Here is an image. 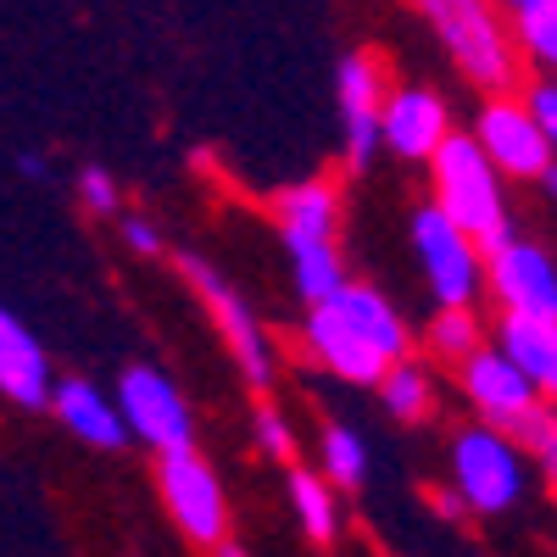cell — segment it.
I'll return each mask as SVG.
<instances>
[{
  "instance_id": "1",
  "label": "cell",
  "mask_w": 557,
  "mask_h": 557,
  "mask_svg": "<svg viewBox=\"0 0 557 557\" xmlns=\"http://www.w3.org/2000/svg\"><path fill=\"white\" fill-rule=\"evenodd\" d=\"M430 184H435V207L469 235L485 257L496 246L513 240V212H507V190L502 173L491 168V157L474 146V134H451L430 162Z\"/></svg>"
},
{
  "instance_id": "2",
  "label": "cell",
  "mask_w": 557,
  "mask_h": 557,
  "mask_svg": "<svg viewBox=\"0 0 557 557\" xmlns=\"http://www.w3.org/2000/svg\"><path fill=\"white\" fill-rule=\"evenodd\" d=\"M424 23L435 28L441 51L451 57V67L474 89H491V96H524L519 89L524 57L513 45V28H507V12L485 7V0H430Z\"/></svg>"
},
{
  "instance_id": "3",
  "label": "cell",
  "mask_w": 557,
  "mask_h": 557,
  "mask_svg": "<svg viewBox=\"0 0 557 557\" xmlns=\"http://www.w3.org/2000/svg\"><path fill=\"white\" fill-rule=\"evenodd\" d=\"M457 391H462V401L474 407V418H480L485 430L507 435L519 451H535V457H541V446L552 441L557 407L541 401V391H535L496 346L474 351L469 362L457 368Z\"/></svg>"
},
{
  "instance_id": "4",
  "label": "cell",
  "mask_w": 557,
  "mask_h": 557,
  "mask_svg": "<svg viewBox=\"0 0 557 557\" xmlns=\"http://www.w3.org/2000/svg\"><path fill=\"white\" fill-rule=\"evenodd\" d=\"M451 491L469 502V513H480V519L507 513V507H519L524 491H530L524 451L507 435L485 430V424L457 430V441H451Z\"/></svg>"
},
{
  "instance_id": "5",
  "label": "cell",
  "mask_w": 557,
  "mask_h": 557,
  "mask_svg": "<svg viewBox=\"0 0 557 557\" xmlns=\"http://www.w3.org/2000/svg\"><path fill=\"white\" fill-rule=\"evenodd\" d=\"M412 257H418V273H424V285L441 307H474L480 290H485V251L462 235V228L435 207H412Z\"/></svg>"
},
{
  "instance_id": "6",
  "label": "cell",
  "mask_w": 557,
  "mask_h": 557,
  "mask_svg": "<svg viewBox=\"0 0 557 557\" xmlns=\"http://www.w3.org/2000/svg\"><path fill=\"white\" fill-rule=\"evenodd\" d=\"M385 57L357 45V51L341 57L335 67V107H341V162L346 173H368L374 157L385 151V101H391V84H385Z\"/></svg>"
},
{
  "instance_id": "7",
  "label": "cell",
  "mask_w": 557,
  "mask_h": 557,
  "mask_svg": "<svg viewBox=\"0 0 557 557\" xmlns=\"http://www.w3.org/2000/svg\"><path fill=\"white\" fill-rule=\"evenodd\" d=\"M178 273L190 278V290L207 301L218 335H223L228 357H235V368L251 380V391H268L273 374H278V362H273V341H268V330H262V318L251 312V301L228 285L218 268H207L196 251H178Z\"/></svg>"
},
{
  "instance_id": "8",
  "label": "cell",
  "mask_w": 557,
  "mask_h": 557,
  "mask_svg": "<svg viewBox=\"0 0 557 557\" xmlns=\"http://www.w3.org/2000/svg\"><path fill=\"white\" fill-rule=\"evenodd\" d=\"M117 412L134 441H146L157 457H173V451H196V418H190V401L184 391L151 362H134L123 368L117 380Z\"/></svg>"
},
{
  "instance_id": "9",
  "label": "cell",
  "mask_w": 557,
  "mask_h": 557,
  "mask_svg": "<svg viewBox=\"0 0 557 557\" xmlns=\"http://www.w3.org/2000/svg\"><path fill=\"white\" fill-rule=\"evenodd\" d=\"M474 146L513 184H546V173L557 168V146L524 107V96H491L474 112Z\"/></svg>"
},
{
  "instance_id": "10",
  "label": "cell",
  "mask_w": 557,
  "mask_h": 557,
  "mask_svg": "<svg viewBox=\"0 0 557 557\" xmlns=\"http://www.w3.org/2000/svg\"><path fill=\"white\" fill-rule=\"evenodd\" d=\"M157 485H162V507L173 513V524L196 546L218 552L228 541V496H223V480L212 474V462L201 451L157 457Z\"/></svg>"
},
{
  "instance_id": "11",
  "label": "cell",
  "mask_w": 557,
  "mask_h": 557,
  "mask_svg": "<svg viewBox=\"0 0 557 557\" xmlns=\"http://www.w3.org/2000/svg\"><path fill=\"white\" fill-rule=\"evenodd\" d=\"M485 290L507 318H541L557 323V257L541 240L513 235L485 257Z\"/></svg>"
},
{
  "instance_id": "12",
  "label": "cell",
  "mask_w": 557,
  "mask_h": 557,
  "mask_svg": "<svg viewBox=\"0 0 557 557\" xmlns=\"http://www.w3.org/2000/svg\"><path fill=\"white\" fill-rule=\"evenodd\" d=\"M301 346H307V357L323 368V374H335L341 385H374V391H380V380L391 374V362L362 341V330H357V323H351L335 301L318 307V312H307Z\"/></svg>"
},
{
  "instance_id": "13",
  "label": "cell",
  "mask_w": 557,
  "mask_h": 557,
  "mask_svg": "<svg viewBox=\"0 0 557 557\" xmlns=\"http://www.w3.org/2000/svg\"><path fill=\"white\" fill-rule=\"evenodd\" d=\"M385 151L401 157V162H435V151L457 134L451 128V112H446V96L430 84H401L391 89L385 101Z\"/></svg>"
},
{
  "instance_id": "14",
  "label": "cell",
  "mask_w": 557,
  "mask_h": 557,
  "mask_svg": "<svg viewBox=\"0 0 557 557\" xmlns=\"http://www.w3.org/2000/svg\"><path fill=\"white\" fill-rule=\"evenodd\" d=\"M273 218H278L285 251H296V246H341V190L330 178L285 184V190L273 196Z\"/></svg>"
},
{
  "instance_id": "15",
  "label": "cell",
  "mask_w": 557,
  "mask_h": 557,
  "mask_svg": "<svg viewBox=\"0 0 557 557\" xmlns=\"http://www.w3.org/2000/svg\"><path fill=\"white\" fill-rule=\"evenodd\" d=\"M0 391H7L17 407H51V396H57L51 357H45V346L7 307H0Z\"/></svg>"
},
{
  "instance_id": "16",
  "label": "cell",
  "mask_w": 557,
  "mask_h": 557,
  "mask_svg": "<svg viewBox=\"0 0 557 557\" xmlns=\"http://www.w3.org/2000/svg\"><path fill=\"white\" fill-rule=\"evenodd\" d=\"M491 346L519 368V374L541 391V401L557 407V323H541V318H507L496 312V330H491Z\"/></svg>"
},
{
  "instance_id": "17",
  "label": "cell",
  "mask_w": 557,
  "mask_h": 557,
  "mask_svg": "<svg viewBox=\"0 0 557 557\" xmlns=\"http://www.w3.org/2000/svg\"><path fill=\"white\" fill-rule=\"evenodd\" d=\"M51 412L62 418L67 435H78L84 446H96V451H123L134 441L128 424H123V412L107 401V391H96L89 380H57Z\"/></svg>"
},
{
  "instance_id": "18",
  "label": "cell",
  "mask_w": 557,
  "mask_h": 557,
  "mask_svg": "<svg viewBox=\"0 0 557 557\" xmlns=\"http://www.w3.org/2000/svg\"><path fill=\"white\" fill-rule=\"evenodd\" d=\"M357 330H362V341L374 346L391 368L396 362H412V330H407V318L396 312V301H385V290H374V285H346V296L335 301Z\"/></svg>"
},
{
  "instance_id": "19",
  "label": "cell",
  "mask_w": 557,
  "mask_h": 557,
  "mask_svg": "<svg viewBox=\"0 0 557 557\" xmlns=\"http://www.w3.org/2000/svg\"><path fill=\"white\" fill-rule=\"evenodd\" d=\"M290 285H296V296L307 301V312L341 301L346 285H351L341 246H296V251H290Z\"/></svg>"
},
{
  "instance_id": "20",
  "label": "cell",
  "mask_w": 557,
  "mask_h": 557,
  "mask_svg": "<svg viewBox=\"0 0 557 557\" xmlns=\"http://www.w3.org/2000/svg\"><path fill=\"white\" fill-rule=\"evenodd\" d=\"M507 28H513V45H519V57L557 78V0H513L507 7Z\"/></svg>"
},
{
  "instance_id": "21",
  "label": "cell",
  "mask_w": 557,
  "mask_h": 557,
  "mask_svg": "<svg viewBox=\"0 0 557 557\" xmlns=\"http://www.w3.org/2000/svg\"><path fill=\"white\" fill-rule=\"evenodd\" d=\"M424 346H430L441 362L462 368L474 351L491 346V335H485V318H480L474 307H435V318L424 323Z\"/></svg>"
},
{
  "instance_id": "22",
  "label": "cell",
  "mask_w": 557,
  "mask_h": 557,
  "mask_svg": "<svg viewBox=\"0 0 557 557\" xmlns=\"http://www.w3.org/2000/svg\"><path fill=\"white\" fill-rule=\"evenodd\" d=\"M290 507H296V524L307 530V541L330 546L341 535V502H335V485L312 474V469H290Z\"/></svg>"
},
{
  "instance_id": "23",
  "label": "cell",
  "mask_w": 557,
  "mask_h": 557,
  "mask_svg": "<svg viewBox=\"0 0 557 557\" xmlns=\"http://www.w3.org/2000/svg\"><path fill=\"white\" fill-rule=\"evenodd\" d=\"M380 396H385V412L396 424H424L435 412V380H430L424 362H396L380 380Z\"/></svg>"
},
{
  "instance_id": "24",
  "label": "cell",
  "mask_w": 557,
  "mask_h": 557,
  "mask_svg": "<svg viewBox=\"0 0 557 557\" xmlns=\"http://www.w3.org/2000/svg\"><path fill=\"white\" fill-rule=\"evenodd\" d=\"M318 457H323V480L341 485V491H357L368 480V441L351 430V424H323L318 435Z\"/></svg>"
},
{
  "instance_id": "25",
  "label": "cell",
  "mask_w": 557,
  "mask_h": 557,
  "mask_svg": "<svg viewBox=\"0 0 557 557\" xmlns=\"http://www.w3.org/2000/svg\"><path fill=\"white\" fill-rule=\"evenodd\" d=\"M251 430H257V446L273 457V462H296V430L285 424V412H278V407H257L251 412Z\"/></svg>"
},
{
  "instance_id": "26",
  "label": "cell",
  "mask_w": 557,
  "mask_h": 557,
  "mask_svg": "<svg viewBox=\"0 0 557 557\" xmlns=\"http://www.w3.org/2000/svg\"><path fill=\"white\" fill-rule=\"evenodd\" d=\"M78 201H84L89 212L112 218V212H117V201H123V196H117V178H112L107 168H84V173H78Z\"/></svg>"
},
{
  "instance_id": "27",
  "label": "cell",
  "mask_w": 557,
  "mask_h": 557,
  "mask_svg": "<svg viewBox=\"0 0 557 557\" xmlns=\"http://www.w3.org/2000/svg\"><path fill=\"white\" fill-rule=\"evenodd\" d=\"M524 107L535 112V123L546 128V139L557 146V78H535V84H524Z\"/></svg>"
},
{
  "instance_id": "28",
  "label": "cell",
  "mask_w": 557,
  "mask_h": 557,
  "mask_svg": "<svg viewBox=\"0 0 557 557\" xmlns=\"http://www.w3.org/2000/svg\"><path fill=\"white\" fill-rule=\"evenodd\" d=\"M123 246H128L134 257H162L157 223H146V218H123Z\"/></svg>"
},
{
  "instance_id": "29",
  "label": "cell",
  "mask_w": 557,
  "mask_h": 557,
  "mask_svg": "<svg viewBox=\"0 0 557 557\" xmlns=\"http://www.w3.org/2000/svg\"><path fill=\"white\" fill-rule=\"evenodd\" d=\"M430 507H435V513H441L446 524H457V519H469V502H462V496H457L451 485H435V491H430Z\"/></svg>"
},
{
  "instance_id": "30",
  "label": "cell",
  "mask_w": 557,
  "mask_h": 557,
  "mask_svg": "<svg viewBox=\"0 0 557 557\" xmlns=\"http://www.w3.org/2000/svg\"><path fill=\"white\" fill-rule=\"evenodd\" d=\"M541 469L552 474V485H557V424H552V441L541 446Z\"/></svg>"
},
{
  "instance_id": "31",
  "label": "cell",
  "mask_w": 557,
  "mask_h": 557,
  "mask_svg": "<svg viewBox=\"0 0 557 557\" xmlns=\"http://www.w3.org/2000/svg\"><path fill=\"white\" fill-rule=\"evenodd\" d=\"M17 168H23V178H45V157H28V151H23Z\"/></svg>"
},
{
  "instance_id": "32",
  "label": "cell",
  "mask_w": 557,
  "mask_h": 557,
  "mask_svg": "<svg viewBox=\"0 0 557 557\" xmlns=\"http://www.w3.org/2000/svg\"><path fill=\"white\" fill-rule=\"evenodd\" d=\"M212 557H251V552H246V546H240V541H235V535H228V541H223V546H218V552H212Z\"/></svg>"
},
{
  "instance_id": "33",
  "label": "cell",
  "mask_w": 557,
  "mask_h": 557,
  "mask_svg": "<svg viewBox=\"0 0 557 557\" xmlns=\"http://www.w3.org/2000/svg\"><path fill=\"white\" fill-rule=\"evenodd\" d=\"M541 190H546V196H552V201H557V168H552V173H546V184H541Z\"/></svg>"
},
{
  "instance_id": "34",
  "label": "cell",
  "mask_w": 557,
  "mask_h": 557,
  "mask_svg": "<svg viewBox=\"0 0 557 557\" xmlns=\"http://www.w3.org/2000/svg\"><path fill=\"white\" fill-rule=\"evenodd\" d=\"M552 502H557V485H552Z\"/></svg>"
}]
</instances>
